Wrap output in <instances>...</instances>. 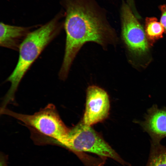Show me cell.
I'll list each match as a JSON object with an SVG mask.
<instances>
[{"label": "cell", "mask_w": 166, "mask_h": 166, "mask_svg": "<svg viewBox=\"0 0 166 166\" xmlns=\"http://www.w3.org/2000/svg\"><path fill=\"white\" fill-rule=\"evenodd\" d=\"M121 21V38L128 54L138 59H144L149 54L151 47L144 28L126 4L122 6Z\"/></svg>", "instance_id": "5b68a950"}, {"label": "cell", "mask_w": 166, "mask_h": 166, "mask_svg": "<svg viewBox=\"0 0 166 166\" xmlns=\"http://www.w3.org/2000/svg\"><path fill=\"white\" fill-rule=\"evenodd\" d=\"M34 26L24 27L0 23V45L18 51L20 47L30 33L38 27Z\"/></svg>", "instance_id": "ba28073f"}, {"label": "cell", "mask_w": 166, "mask_h": 166, "mask_svg": "<svg viewBox=\"0 0 166 166\" xmlns=\"http://www.w3.org/2000/svg\"><path fill=\"white\" fill-rule=\"evenodd\" d=\"M0 113L19 120L33 132L50 137L61 145L70 130L62 121L55 107L52 104L31 115L17 113L6 108L1 109Z\"/></svg>", "instance_id": "3957f363"}, {"label": "cell", "mask_w": 166, "mask_h": 166, "mask_svg": "<svg viewBox=\"0 0 166 166\" xmlns=\"http://www.w3.org/2000/svg\"><path fill=\"white\" fill-rule=\"evenodd\" d=\"M128 0L129 3H132V0Z\"/></svg>", "instance_id": "7c38bea8"}, {"label": "cell", "mask_w": 166, "mask_h": 166, "mask_svg": "<svg viewBox=\"0 0 166 166\" xmlns=\"http://www.w3.org/2000/svg\"><path fill=\"white\" fill-rule=\"evenodd\" d=\"M109 109V100L107 92L97 86H89L86 91L83 123L91 126L103 121L108 117Z\"/></svg>", "instance_id": "8992f818"}, {"label": "cell", "mask_w": 166, "mask_h": 166, "mask_svg": "<svg viewBox=\"0 0 166 166\" xmlns=\"http://www.w3.org/2000/svg\"><path fill=\"white\" fill-rule=\"evenodd\" d=\"M145 36L151 47L156 41L162 38L164 33L163 26L155 17H147L144 28Z\"/></svg>", "instance_id": "9c48e42d"}, {"label": "cell", "mask_w": 166, "mask_h": 166, "mask_svg": "<svg viewBox=\"0 0 166 166\" xmlns=\"http://www.w3.org/2000/svg\"><path fill=\"white\" fill-rule=\"evenodd\" d=\"M146 166H166V147L160 143L151 142L149 157Z\"/></svg>", "instance_id": "30bf717a"}, {"label": "cell", "mask_w": 166, "mask_h": 166, "mask_svg": "<svg viewBox=\"0 0 166 166\" xmlns=\"http://www.w3.org/2000/svg\"><path fill=\"white\" fill-rule=\"evenodd\" d=\"M62 3L65 10L64 28L66 40L59 76L64 80L84 44L93 42L106 49L110 45H116L118 39L105 14L93 0H62Z\"/></svg>", "instance_id": "6da1fadb"}, {"label": "cell", "mask_w": 166, "mask_h": 166, "mask_svg": "<svg viewBox=\"0 0 166 166\" xmlns=\"http://www.w3.org/2000/svg\"><path fill=\"white\" fill-rule=\"evenodd\" d=\"M63 14H57L50 21L32 31L21 44L17 64L6 81L10 88L3 99L4 103L13 102L18 86L28 70L42 51L60 33L64 27L61 21Z\"/></svg>", "instance_id": "7a4b0ae2"}, {"label": "cell", "mask_w": 166, "mask_h": 166, "mask_svg": "<svg viewBox=\"0 0 166 166\" xmlns=\"http://www.w3.org/2000/svg\"><path fill=\"white\" fill-rule=\"evenodd\" d=\"M62 145L78 154L83 152H91L104 158H111L123 165L129 164L91 126L83 122L70 129Z\"/></svg>", "instance_id": "277c9868"}, {"label": "cell", "mask_w": 166, "mask_h": 166, "mask_svg": "<svg viewBox=\"0 0 166 166\" xmlns=\"http://www.w3.org/2000/svg\"><path fill=\"white\" fill-rule=\"evenodd\" d=\"M144 120H135L143 130L150 136L151 142L160 143L166 137V108L159 109L156 105H153L147 110Z\"/></svg>", "instance_id": "52a82bcc"}, {"label": "cell", "mask_w": 166, "mask_h": 166, "mask_svg": "<svg viewBox=\"0 0 166 166\" xmlns=\"http://www.w3.org/2000/svg\"><path fill=\"white\" fill-rule=\"evenodd\" d=\"M160 9L161 12L160 22L164 27V33L166 34V4L160 6Z\"/></svg>", "instance_id": "8fae6325"}]
</instances>
